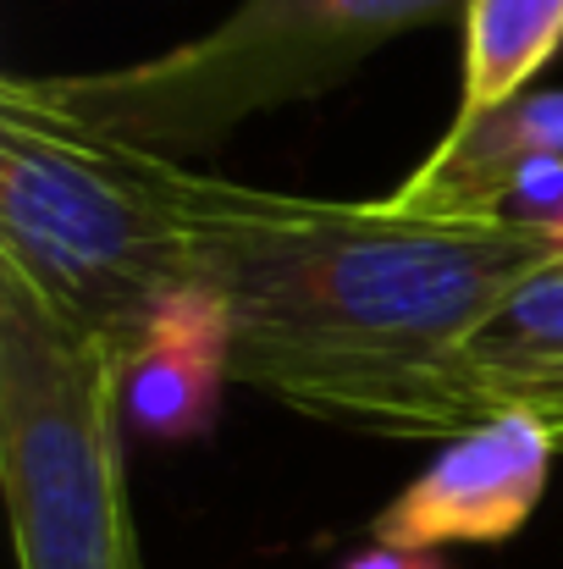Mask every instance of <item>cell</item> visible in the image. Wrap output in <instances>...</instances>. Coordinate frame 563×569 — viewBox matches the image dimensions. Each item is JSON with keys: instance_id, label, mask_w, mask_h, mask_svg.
I'll use <instances>...</instances> for the list:
<instances>
[{"instance_id": "5b68a950", "label": "cell", "mask_w": 563, "mask_h": 569, "mask_svg": "<svg viewBox=\"0 0 563 569\" xmlns=\"http://www.w3.org/2000/svg\"><path fill=\"white\" fill-rule=\"evenodd\" d=\"M559 442L531 415H492L442 442V453L371 520V542L448 553L497 548L542 509Z\"/></svg>"}, {"instance_id": "52a82bcc", "label": "cell", "mask_w": 563, "mask_h": 569, "mask_svg": "<svg viewBox=\"0 0 563 569\" xmlns=\"http://www.w3.org/2000/svg\"><path fill=\"white\" fill-rule=\"evenodd\" d=\"M486 415H531L563 453V260L525 277L470 343Z\"/></svg>"}, {"instance_id": "9c48e42d", "label": "cell", "mask_w": 563, "mask_h": 569, "mask_svg": "<svg viewBox=\"0 0 563 569\" xmlns=\"http://www.w3.org/2000/svg\"><path fill=\"white\" fill-rule=\"evenodd\" d=\"M464 94L448 128L531 94L563 50V0H464Z\"/></svg>"}, {"instance_id": "ba28073f", "label": "cell", "mask_w": 563, "mask_h": 569, "mask_svg": "<svg viewBox=\"0 0 563 569\" xmlns=\"http://www.w3.org/2000/svg\"><path fill=\"white\" fill-rule=\"evenodd\" d=\"M227 377L221 316L210 293H188L172 321L122 366L128 426L144 437H193L215 415V387Z\"/></svg>"}, {"instance_id": "30bf717a", "label": "cell", "mask_w": 563, "mask_h": 569, "mask_svg": "<svg viewBox=\"0 0 563 569\" xmlns=\"http://www.w3.org/2000/svg\"><path fill=\"white\" fill-rule=\"evenodd\" d=\"M338 569H453L442 553H414V548H386V542H365L360 553H349Z\"/></svg>"}, {"instance_id": "7a4b0ae2", "label": "cell", "mask_w": 563, "mask_h": 569, "mask_svg": "<svg viewBox=\"0 0 563 569\" xmlns=\"http://www.w3.org/2000/svg\"><path fill=\"white\" fill-rule=\"evenodd\" d=\"M178 167L83 128L33 72L0 78V260L122 366L199 293Z\"/></svg>"}, {"instance_id": "277c9868", "label": "cell", "mask_w": 563, "mask_h": 569, "mask_svg": "<svg viewBox=\"0 0 563 569\" xmlns=\"http://www.w3.org/2000/svg\"><path fill=\"white\" fill-rule=\"evenodd\" d=\"M453 6L464 0H243L210 33L161 56L94 72H33V83L83 128L188 161L249 117L338 89L386 39Z\"/></svg>"}, {"instance_id": "3957f363", "label": "cell", "mask_w": 563, "mask_h": 569, "mask_svg": "<svg viewBox=\"0 0 563 569\" xmlns=\"http://www.w3.org/2000/svg\"><path fill=\"white\" fill-rule=\"evenodd\" d=\"M0 492L17 569H144L122 355L0 260Z\"/></svg>"}, {"instance_id": "8992f818", "label": "cell", "mask_w": 563, "mask_h": 569, "mask_svg": "<svg viewBox=\"0 0 563 569\" xmlns=\"http://www.w3.org/2000/svg\"><path fill=\"white\" fill-rule=\"evenodd\" d=\"M542 161L563 167V89H531L470 128H442L431 156L381 199L403 216L486 221Z\"/></svg>"}, {"instance_id": "6da1fadb", "label": "cell", "mask_w": 563, "mask_h": 569, "mask_svg": "<svg viewBox=\"0 0 563 569\" xmlns=\"http://www.w3.org/2000/svg\"><path fill=\"white\" fill-rule=\"evenodd\" d=\"M193 282L210 293L227 377L277 403L409 442L486 415L470 343L503 299L563 260L503 216H403L386 199H310L178 167Z\"/></svg>"}]
</instances>
